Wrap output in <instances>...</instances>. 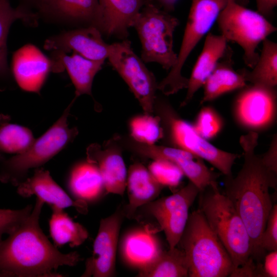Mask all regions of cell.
<instances>
[{
  "instance_id": "1",
  "label": "cell",
  "mask_w": 277,
  "mask_h": 277,
  "mask_svg": "<svg viewBox=\"0 0 277 277\" xmlns=\"http://www.w3.org/2000/svg\"><path fill=\"white\" fill-rule=\"evenodd\" d=\"M258 133L249 131L242 135L240 144L244 152V163L235 177L225 176V194L243 220L252 246V259L261 263L266 253L261 246V237L272 208L269 189H276L277 173L256 154Z\"/></svg>"
},
{
  "instance_id": "2",
  "label": "cell",
  "mask_w": 277,
  "mask_h": 277,
  "mask_svg": "<svg viewBox=\"0 0 277 277\" xmlns=\"http://www.w3.org/2000/svg\"><path fill=\"white\" fill-rule=\"evenodd\" d=\"M44 204L36 199L28 216L0 242L2 277L61 276L54 271L80 261L77 252L62 253L42 231L39 218Z\"/></svg>"
},
{
  "instance_id": "3",
  "label": "cell",
  "mask_w": 277,
  "mask_h": 277,
  "mask_svg": "<svg viewBox=\"0 0 277 277\" xmlns=\"http://www.w3.org/2000/svg\"><path fill=\"white\" fill-rule=\"evenodd\" d=\"M177 245L185 255L189 277L231 276L234 271L229 253L199 209L189 213Z\"/></svg>"
},
{
  "instance_id": "4",
  "label": "cell",
  "mask_w": 277,
  "mask_h": 277,
  "mask_svg": "<svg viewBox=\"0 0 277 277\" xmlns=\"http://www.w3.org/2000/svg\"><path fill=\"white\" fill-rule=\"evenodd\" d=\"M199 194L198 209L229 253L233 273L252 259V243L246 226L231 202L220 191L217 182Z\"/></svg>"
},
{
  "instance_id": "5",
  "label": "cell",
  "mask_w": 277,
  "mask_h": 277,
  "mask_svg": "<svg viewBox=\"0 0 277 277\" xmlns=\"http://www.w3.org/2000/svg\"><path fill=\"white\" fill-rule=\"evenodd\" d=\"M76 98L56 122L26 151L1 161L0 182L17 186L27 178L30 169L41 167L73 141L78 131L76 127H69L68 117Z\"/></svg>"
},
{
  "instance_id": "6",
  "label": "cell",
  "mask_w": 277,
  "mask_h": 277,
  "mask_svg": "<svg viewBox=\"0 0 277 277\" xmlns=\"http://www.w3.org/2000/svg\"><path fill=\"white\" fill-rule=\"evenodd\" d=\"M179 19L151 2H146L133 27L139 37L141 58L145 63H156L170 70L175 64L177 54L173 50V34Z\"/></svg>"
},
{
  "instance_id": "7",
  "label": "cell",
  "mask_w": 277,
  "mask_h": 277,
  "mask_svg": "<svg viewBox=\"0 0 277 277\" xmlns=\"http://www.w3.org/2000/svg\"><path fill=\"white\" fill-rule=\"evenodd\" d=\"M216 21L227 41L234 42L243 49L244 63L251 68L259 57L258 45L276 31L265 16L241 5L236 0H228Z\"/></svg>"
},
{
  "instance_id": "8",
  "label": "cell",
  "mask_w": 277,
  "mask_h": 277,
  "mask_svg": "<svg viewBox=\"0 0 277 277\" xmlns=\"http://www.w3.org/2000/svg\"><path fill=\"white\" fill-rule=\"evenodd\" d=\"M156 109L164 127V135L177 147L207 161L225 176L232 175V167L240 155L222 150L201 136L194 126L182 119L167 102L156 97Z\"/></svg>"
},
{
  "instance_id": "9",
  "label": "cell",
  "mask_w": 277,
  "mask_h": 277,
  "mask_svg": "<svg viewBox=\"0 0 277 277\" xmlns=\"http://www.w3.org/2000/svg\"><path fill=\"white\" fill-rule=\"evenodd\" d=\"M228 0H192L186 27L174 66L157 84V90L169 95L186 88L188 79L182 74L187 58L213 26Z\"/></svg>"
},
{
  "instance_id": "10",
  "label": "cell",
  "mask_w": 277,
  "mask_h": 277,
  "mask_svg": "<svg viewBox=\"0 0 277 277\" xmlns=\"http://www.w3.org/2000/svg\"><path fill=\"white\" fill-rule=\"evenodd\" d=\"M109 62L127 84L145 114L154 111L157 83L145 63L133 51L129 41L110 44Z\"/></svg>"
},
{
  "instance_id": "11",
  "label": "cell",
  "mask_w": 277,
  "mask_h": 277,
  "mask_svg": "<svg viewBox=\"0 0 277 277\" xmlns=\"http://www.w3.org/2000/svg\"><path fill=\"white\" fill-rule=\"evenodd\" d=\"M199 192L197 187L189 181L172 195L142 206L145 213L157 222L159 230L164 231L169 249L177 246L187 222L189 209Z\"/></svg>"
},
{
  "instance_id": "12",
  "label": "cell",
  "mask_w": 277,
  "mask_h": 277,
  "mask_svg": "<svg viewBox=\"0 0 277 277\" xmlns=\"http://www.w3.org/2000/svg\"><path fill=\"white\" fill-rule=\"evenodd\" d=\"M120 143L141 156L153 160H165L174 163L200 191L216 182L220 175L209 169L200 157L177 147L144 144L135 141L131 136L121 137Z\"/></svg>"
},
{
  "instance_id": "13",
  "label": "cell",
  "mask_w": 277,
  "mask_h": 277,
  "mask_svg": "<svg viewBox=\"0 0 277 277\" xmlns=\"http://www.w3.org/2000/svg\"><path fill=\"white\" fill-rule=\"evenodd\" d=\"M276 88L250 84L242 88L234 103L238 123L249 131H262L274 122L276 114Z\"/></svg>"
},
{
  "instance_id": "14",
  "label": "cell",
  "mask_w": 277,
  "mask_h": 277,
  "mask_svg": "<svg viewBox=\"0 0 277 277\" xmlns=\"http://www.w3.org/2000/svg\"><path fill=\"white\" fill-rule=\"evenodd\" d=\"M124 209L117 210L100 221L93 245V254L86 263L83 276H113L115 272L116 250Z\"/></svg>"
},
{
  "instance_id": "15",
  "label": "cell",
  "mask_w": 277,
  "mask_h": 277,
  "mask_svg": "<svg viewBox=\"0 0 277 277\" xmlns=\"http://www.w3.org/2000/svg\"><path fill=\"white\" fill-rule=\"evenodd\" d=\"M119 137L115 135L102 146L96 143L89 145L86 160L97 166L106 192L122 195L126 188L127 173Z\"/></svg>"
},
{
  "instance_id": "16",
  "label": "cell",
  "mask_w": 277,
  "mask_h": 277,
  "mask_svg": "<svg viewBox=\"0 0 277 277\" xmlns=\"http://www.w3.org/2000/svg\"><path fill=\"white\" fill-rule=\"evenodd\" d=\"M46 50L73 51L89 60L105 61L110 52V44L103 40L101 31L93 26L71 30L47 39Z\"/></svg>"
},
{
  "instance_id": "17",
  "label": "cell",
  "mask_w": 277,
  "mask_h": 277,
  "mask_svg": "<svg viewBox=\"0 0 277 277\" xmlns=\"http://www.w3.org/2000/svg\"><path fill=\"white\" fill-rule=\"evenodd\" d=\"M17 192L22 197L35 195L51 208L64 209L73 207L80 213L88 211V204L72 199L51 176L50 172L42 168H36L33 175L27 177L17 186Z\"/></svg>"
},
{
  "instance_id": "18",
  "label": "cell",
  "mask_w": 277,
  "mask_h": 277,
  "mask_svg": "<svg viewBox=\"0 0 277 277\" xmlns=\"http://www.w3.org/2000/svg\"><path fill=\"white\" fill-rule=\"evenodd\" d=\"M51 64L35 46L22 47L13 57V72L17 84L25 91L38 93L51 69Z\"/></svg>"
},
{
  "instance_id": "19",
  "label": "cell",
  "mask_w": 277,
  "mask_h": 277,
  "mask_svg": "<svg viewBox=\"0 0 277 277\" xmlns=\"http://www.w3.org/2000/svg\"><path fill=\"white\" fill-rule=\"evenodd\" d=\"M159 231L149 225L129 231L121 243V253L125 263L138 272L148 267L158 258L162 251Z\"/></svg>"
},
{
  "instance_id": "20",
  "label": "cell",
  "mask_w": 277,
  "mask_h": 277,
  "mask_svg": "<svg viewBox=\"0 0 277 277\" xmlns=\"http://www.w3.org/2000/svg\"><path fill=\"white\" fill-rule=\"evenodd\" d=\"M99 30L108 36L125 38L145 2L144 0H99Z\"/></svg>"
},
{
  "instance_id": "21",
  "label": "cell",
  "mask_w": 277,
  "mask_h": 277,
  "mask_svg": "<svg viewBox=\"0 0 277 277\" xmlns=\"http://www.w3.org/2000/svg\"><path fill=\"white\" fill-rule=\"evenodd\" d=\"M227 40L222 35L209 33L188 79L185 98L181 107L187 105L225 55L227 50Z\"/></svg>"
},
{
  "instance_id": "22",
  "label": "cell",
  "mask_w": 277,
  "mask_h": 277,
  "mask_svg": "<svg viewBox=\"0 0 277 277\" xmlns=\"http://www.w3.org/2000/svg\"><path fill=\"white\" fill-rule=\"evenodd\" d=\"M129 202L124 210L125 216L133 217L137 209L154 201L163 188L148 169L136 162L131 165L127 177Z\"/></svg>"
},
{
  "instance_id": "23",
  "label": "cell",
  "mask_w": 277,
  "mask_h": 277,
  "mask_svg": "<svg viewBox=\"0 0 277 277\" xmlns=\"http://www.w3.org/2000/svg\"><path fill=\"white\" fill-rule=\"evenodd\" d=\"M67 185L75 200L87 204L97 201L106 192L97 166L87 160L72 167L68 174Z\"/></svg>"
},
{
  "instance_id": "24",
  "label": "cell",
  "mask_w": 277,
  "mask_h": 277,
  "mask_svg": "<svg viewBox=\"0 0 277 277\" xmlns=\"http://www.w3.org/2000/svg\"><path fill=\"white\" fill-rule=\"evenodd\" d=\"M232 51L227 49L224 60L219 62L204 84V94L201 104L210 102L225 93L242 89L247 85L242 74L233 68Z\"/></svg>"
},
{
  "instance_id": "25",
  "label": "cell",
  "mask_w": 277,
  "mask_h": 277,
  "mask_svg": "<svg viewBox=\"0 0 277 277\" xmlns=\"http://www.w3.org/2000/svg\"><path fill=\"white\" fill-rule=\"evenodd\" d=\"M43 10L73 20L89 22L99 28V0H39Z\"/></svg>"
},
{
  "instance_id": "26",
  "label": "cell",
  "mask_w": 277,
  "mask_h": 277,
  "mask_svg": "<svg viewBox=\"0 0 277 277\" xmlns=\"http://www.w3.org/2000/svg\"><path fill=\"white\" fill-rule=\"evenodd\" d=\"M58 55L75 87V97L83 94L91 95L94 77L102 69L104 61L89 60L75 52L69 56L58 52Z\"/></svg>"
},
{
  "instance_id": "27",
  "label": "cell",
  "mask_w": 277,
  "mask_h": 277,
  "mask_svg": "<svg viewBox=\"0 0 277 277\" xmlns=\"http://www.w3.org/2000/svg\"><path fill=\"white\" fill-rule=\"evenodd\" d=\"M257 62L251 71L245 68L238 71L250 84L276 88L277 85V44L267 38Z\"/></svg>"
},
{
  "instance_id": "28",
  "label": "cell",
  "mask_w": 277,
  "mask_h": 277,
  "mask_svg": "<svg viewBox=\"0 0 277 277\" xmlns=\"http://www.w3.org/2000/svg\"><path fill=\"white\" fill-rule=\"evenodd\" d=\"M51 209L49 232L55 246L61 247L68 244L72 247H76L87 240L88 232L83 225L74 222L63 209Z\"/></svg>"
},
{
  "instance_id": "29",
  "label": "cell",
  "mask_w": 277,
  "mask_h": 277,
  "mask_svg": "<svg viewBox=\"0 0 277 277\" xmlns=\"http://www.w3.org/2000/svg\"><path fill=\"white\" fill-rule=\"evenodd\" d=\"M141 277H187L188 266L183 251L175 247L163 250L147 268L138 272Z\"/></svg>"
},
{
  "instance_id": "30",
  "label": "cell",
  "mask_w": 277,
  "mask_h": 277,
  "mask_svg": "<svg viewBox=\"0 0 277 277\" xmlns=\"http://www.w3.org/2000/svg\"><path fill=\"white\" fill-rule=\"evenodd\" d=\"M35 21V15L23 8L12 7L9 0H0V76L8 73L7 37L11 25L16 20Z\"/></svg>"
},
{
  "instance_id": "31",
  "label": "cell",
  "mask_w": 277,
  "mask_h": 277,
  "mask_svg": "<svg viewBox=\"0 0 277 277\" xmlns=\"http://www.w3.org/2000/svg\"><path fill=\"white\" fill-rule=\"evenodd\" d=\"M35 139L28 128L7 122L0 124V152L18 154L26 151Z\"/></svg>"
},
{
  "instance_id": "32",
  "label": "cell",
  "mask_w": 277,
  "mask_h": 277,
  "mask_svg": "<svg viewBox=\"0 0 277 277\" xmlns=\"http://www.w3.org/2000/svg\"><path fill=\"white\" fill-rule=\"evenodd\" d=\"M161 120L159 115H137L130 122L131 137L135 141L146 144L154 143L164 136Z\"/></svg>"
},
{
  "instance_id": "33",
  "label": "cell",
  "mask_w": 277,
  "mask_h": 277,
  "mask_svg": "<svg viewBox=\"0 0 277 277\" xmlns=\"http://www.w3.org/2000/svg\"><path fill=\"white\" fill-rule=\"evenodd\" d=\"M153 160L149 165L148 170L154 179L163 186L177 187L184 175L181 169L167 160Z\"/></svg>"
},
{
  "instance_id": "34",
  "label": "cell",
  "mask_w": 277,
  "mask_h": 277,
  "mask_svg": "<svg viewBox=\"0 0 277 277\" xmlns=\"http://www.w3.org/2000/svg\"><path fill=\"white\" fill-rule=\"evenodd\" d=\"M222 123L221 118L213 108L205 107L199 112L193 126L201 136L208 140L219 133Z\"/></svg>"
},
{
  "instance_id": "35",
  "label": "cell",
  "mask_w": 277,
  "mask_h": 277,
  "mask_svg": "<svg viewBox=\"0 0 277 277\" xmlns=\"http://www.w3.org/2000/svg\"><path fill=\"white\" fill-rule=\"evenodd\" d=\"M33 207L28 205L20 209H0V242L4 234H10L28 216Z\"/></svg>"
},
{
  "instance_id": "36",
  "label": "cell",
  "mask_w": 277,
  "mask_h": 277,
  "mask_svg": "<svg viewBox=\"0 0 277 277\" xmlns=\"http://www.w3.org/2000/svg\"><path fill=\"white\" fill-rule=\"evenodd\" d=\"M261 246L265 253L277 250V205H273L261 237Z\"/></svg>"
},
{
  "instance_id": "37",
  "label": "cell",
  "mask_w": 277,
  "mask_h": 277,
  "mask_svg": "<svg viewBox=\"0 0 277 277\" xmlns=\"http://www.w3.org/2000/svg\"><path fill=\"white\" fill-rule=\"evenodd\" d=\"M266 253L262 263V276H277V250Z\"/></svg>"
},
{
  "instance_id": "38",
  "label": "cell",
  "mask_w": 277,
  "mask_h": 277,
  "mask_svg": "<svg viewBox=\"0 0 277 277\" xmlns=\"http://www.w3.org/2000/svg\"><path fill=\"white\" fill-rule=\"evenodd\" d=\"M265 165L271 170L277 173V137L274 135L269 149L261 155Z\"/></svg>"
},
{
  "instance_id": "39",
  "label": "cell",
  "mask_w": 277,
  "mask_h": 277,
  "mask_svg": "<svg viewBox=\"0 0 277 277\" xmlns=\"http://www.w3.org/2000/svg\"><path fill=\"white\" fill-rule=\"evenodd\" d=\"M257 11L264 16L270 15L277 6V0H255Z\"/></svg>"
},
{
  "instance_id": "40",
  "label": "cell",
  "mask_w": 277,
  "mask_h": 277,
  "mask_svg": "<svg viewBox=\"0 0 277 277\" xmlns=\"http://www.w3.org/2000/svg\"><path fill=\"white\" fill-rule=\"evenodd\" d=\"M178 0H149V2L155 1L164 11L168 12L174 10L175 5Z\"/></svg>"
},
{
  "instance_id": "41",
  "label": "cell",
  "mask_w": 277,
  "mask_h": 277,
  "mask_svg": "<svg viewBox=\"0 0 277 277\" xmlns=\"http://www.w3.org/2000/svg\"><path fill=\"white\" fill-rule=\"evenodd\" d=\"M4 160V156L2 155L1 152H0V162Z\"/></svg>"
},
{
  "instance_id": "42",
  "label": "cell",
  "mask_w": 277,
  "mask_h": 277,
  "mask_svg": "<svg viewBox=\"0 0 277 277\" xmlns=\"http://www.w3.org/2000/svg\"><path fill=\"white\" fill-rule=\"evenodd\" d=\"M149 1V0H146V2H148Z\"/></svg>"
},
{
  "instance_id": "43",
  "label": "cell",
  "mask_w": 277,
  "mask_h": 277,
  "mask_svg": "<svg viewBox=\"0 0 277 277\" xmlns=\"http://www.w3.org/2000/svg\"><path fill=\"white\" fill-rule=\"evenodd\" d=\"M144 1H145V2L146 3V0H144Z\"/></svg>"
},
{
  "instance_id": "44",
  "label": "cell",
  "mask_w": 277,
  "mask_h": 277,
  "mask_svg": "<svg viewBox=\"0 0 277 277\" xmlns=\"http://www.w3.org/2000/svg\"><path fill=\"white\" fill-rule=\"evenodd\" d=\"M0 277H2V276L1 275V274H0Z\"/></svg>"
},
{
  "instance_id": "45",
  "label": "cell",
  "mask_w": 277,
  "mask_h": 277,
  "mask_svg": "<svg viewBox=\"0 0 277 277\" xmlns=\"http://www.w3.org/2000/svg\"></svg>"
}]
</instances>
